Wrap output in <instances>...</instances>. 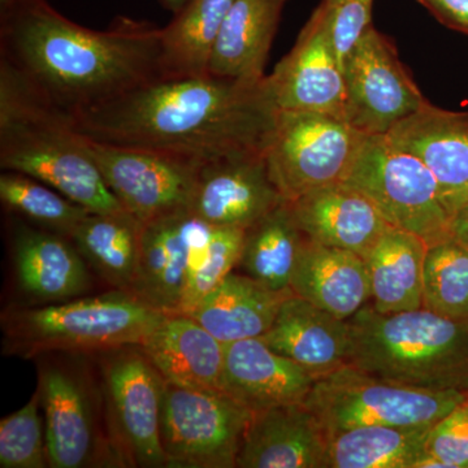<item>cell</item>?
Listing matches in <instances>:
<instances>
[{"label":"cell","mask_w":468,"mask_h":468,"mask_svg":"<svg viewBox=\"0 0 468 468\" xmlns=\"http://www.w3.org/2000/svg\"><path fill=\"white\" fill-rule=\"evenodd\" d=\"M251 417V411L220 390L165 381L162 415L165 467H236Z\"/></svg>","instance_id":"11"},{"label":"cell","mask_w":468,"mask_h":468,"mask_svg":"<svg viewBox=\"0 0 468 468\" xmlns=\"http://www.w3.org/2000/svg\"><path fill=\"white\" fill-rule=\"evenodd\" d=\"M443 26L468 34V0H420Z\"/></svg>","instance_id":"38"},{"label":"cell","mask_w":468,"mask_h":468,"mask_svg":"<svg viewBox=\"0 0 468 468\" xmlns=\"http://www.w3.org/2000/svg\"><path fill=\"white\" fill-rule=\"evenodd\" d=\"M86 146L111 192L140 223L190 212L202 165L90 138Z\"/></svg>","instance_id":"13"},{"label":"cell","mask_w":468,"mask_h":468,"mask_svg":"<svg viewBox=\"0 0 468 468\" xmlns=\"http://www.w3.org/2000/svg\"><path fill=\"white\" fill-rule=\"evenodd\" d=\"M423 307L446 318L468 320V248L452 236L428 246Z\"/></svg>","instance_id":"33"},{"label":"cell","mask_w":468,"mask_h":468,"mask_svg":"<svg viewBox=\"0 0 468 468\" xmlns=\"http://www.w3.org/2000/svg\"><path fill=\"white\" fill-rule=\"evenodd\" d=\"M291 294L292 291H272L245 273L232 272L185 315L229 344L266 334Z\"/></svg>","instance_id":"26"},{"label":"cell","mask_w":468,"mask_h":468,"mask_svg":"<svg viewBox=\"0 0 468 468\" xmlns=\"http://www.w3.org/2000/svg\"><path fill=\"white\" fill-rule=\"evenodd\" d=\"M344 184L367 197L390 226L417 234L428 246L452 236V218L435 176L385 135L366 138Z\"/></svg>","instance_id":"9"},{"label":"cell","mask_w":468,"mask_h":468,"mask_svg":"<svg viewBox=\"0 0 468 468\" xmlns=\"http://www.w3.org/2000/svg\"><path fill=\"white\" fill-rule=\"evenodd\" d=\"M261 338L316 378L350 363L349 322L295 294L282 302L272 325Z\"/></svg>","instance_id":"22"},{"label":"cell","mask_w":468,"mask_h":468,"mask_svg":"<svg viewBox=\"0 0 468 468\" xmlns=\"http://www.w3.org/2000/svg\"><path fill=\"white\" fill-rule=\"evenodd\" d=\"M0 199L15 217L68 239L90 212L42 181L11 171L0 176Z\"/></svg>","instance_id":"32"},{"label":"cell","mask_w":468,"mask_h":468,"mask_svg":"<svg viewBox=\"0 0 468 468\" xmlns=\"http://www.w3.org/2000/svg\"><path fill=\"white\" fill-rule=\"evenodd\" d=\"M289 202L307 239L360 257L393 227L367 197L344 183L311 190Z\"/></svg>","instance_id":"21"},{"label":"cell","mask_w":468,"mask_h":468,"mask_svg":"<svg viewBox=\"0 0 468 468\" xmlns=\"http://www.w3.org/2000/svg\"><path fill=\"white\" fill-rule=\"evenodd\" d=\"M316 378L261 337L227 344L220 392L251 412L303 403Z\"/></svg>","instance_id":"19"},{"label":"cell","mask_w":468,"mask_h":468,"mask_svg":"<svg viewBox=\"0 0 468 468\" xmlns=\"http://www.w3.org/2000/svg\"><path fill=\"white\" fill-rule=\"evenodd\" d=\"M168 314L131 292L12 309L3 315L5 353L36 359L48 353L91 354L140 345Z\"/></svg>","instance_id":"5"},{"label":"cell","mask_w":468,"mask_h":468,"mask_svg":"<svg viewBox=\"0 0 468 468\" xmlns=\"http://www.w3.org/2000/svg\"><path fill=\"white\" fill-rule=\"evenodd\" d=\"M97 354L107 421L120 463L165 467L162 446L165 378L140 345Z\"/></svg>","instance_id":"10"},{"label":"cell","mask_w":468,"mask_h":468,"mask_svg":"<svg viewBox=\"0 0 468 468\" xmlns=\"http://www.w3.org/2000/svg\"><path fill=\"white\" fill-rule=\"evenodd\" d=\"M227 344L185 314H168L140 344L165 381L220 390Z\"/></svg>","instance_id":"24"},{"label":"cell","mask_w":468,"mask_h":468,"mask_svg":"<svg viewBox=\"0 0 468 468\" xmlns=\"http://www.w3.org/2000/svg\"><path fill=\"white\" fill-rule=\"evenodd\" d=\"M214 228L181 212L144 224L132 294L165 314H181L185 292Z\"/></svg>","instance_id":"15"},{"label":"cell","mask_w":468,"mask_h":468,"mask_svg":"<svg viewBox=\"0 0 468 468\" xmlns=\"http://www.w3.org/2000/svg\"><path fill=\"white\" fill-rule=\"evenodd\" d=\"M306 239L291 202L285 201L245 230L239 267L272 291H292V273Z\"/></svg>","instance_id":"30"},{"label":"cell","mask_w":468,"mask_h":468,"mask_svg":"<svg viewBox=\"0 0 468 468\" xmlns=\"http://www.w3.org/2000/svg\"><path fill=\"white\" fill-rule=\"evenodd\" d=\"M245 230L215 227L205 257L187 282L181 314L190 313L209 292L217 289L241 261Z\"/></svg>","instance_id":"35"},{"label":"cell","mask_w":468,"mask_h":468,"mask_svg":"<svg viewBox=\"0 0 468 468\" xmlns=\"http://www.w3.org/2000/svg\"><path fill=\"white\" fill-rule=\"evenodd\" d=\"M160 30L129 17L92 30L48 0H0V73L73 120L165 80Z\"/></svg>","instance_id":"1"},{"label":"cell","mask_w":468,"mask_h":468,"mask_svg":"<svg viewBox=\"0 0 468 468\" xmlns=\"http://www.w3.org/2000/svg\"><path fill=\"white\" fill-rule=\"evenodd\" d=\"M433 424L368 426L328 436L326 468H415Z\"/></svg>","instance_id":"31"},{"label":"cell","mask_w":468,"mask_h":468,"mask_svg":"<svg viewBox=\"0 0 468 468\" xmlns=\"http://www.w3.org/2000/svg\"><path fill=\"white\" fill-rule=\"evenodd\" d=\"M11 254L18 289L34 303H60L90 289L88 263L66 236L12 220Z\"/></svg>","instance_id":"18"},{"label":"cell","mask_w":468,"mask_h":468,"mask_svg":"<svg viewBox=\"0 0 468 468\" xmlns=\"http://www.w3.org/2000/svg\"><path fill=\"white\" fill-rule=\"evenodd\" d=\"M344 119L366 135H385L427 103L393 43L369 27L345 63Z\"/></svg>","instance_id":"12"},{"label":"cell","mask_w":468,"mask_h":468,"mask_svg":"<svg viewBox=\"0 0 468 468\" xmlns=\"http://www.w3.org/2000/svg\"><path fill=\"white\" fill-rule=\"evenodd\" d=\"M467 397L392 383L347 365L318 378L304 403L331 436L359 427L435 424Z\"/></svg>","instance_id":"7"},{"label":"cell","mask_w":468,"mask_h":468,"mask_svg":"<svg viewBox=\"0 0 468 468\" xmlns=\"http://www.w3.org/2000/svg\"><path fill=\"white\" fill-rule=\"evenodd\" d=\"M234 0H187L160 30V63L165 79L209 73L212 52Z\"/></svg>","instance_id":"28"},{"label":"cell","mask_w":468,"mask_h":468,"mask_svg":"<svg viewBox=\"0 0 468 468\" xmlns=\"http://www.w3.org/2000/svg\"><path fill=\"white\" fill-rule=\"evenodd\" d=\"M292 294L349 320L371 302L365 258L306 239L292 273Z\"/></svg>","instance_id":"23"},{"label":"cell","mask_w":468,"mask_h":468,"mask_svg":"<svg viewBox=\"0 0 468 468\" xmlns=\"http://www.w3.org/2000/svg\"><path fill=\"white\" fill-rule=\"evenodd\" d=\"M80 353L38 356L48 467L122 466L111 439L101 384Z\"/></svg>","instance_id":"6"},{"label":"cell","mask_w":468,"mask_h":468,"mask_svg":"<svg viewBox=\"0 0 468 468\" xmlns=\"http://www.w3.org/2000/svg\"><path fill=\"white\" fill-rule=\"evenodd\" d=\"M350 325V366L392 383L468 393V320L424 309L380 314L363 307Z\"/></svg>","instance_id":"4"},{"label":"cell","mask_w":468,"mask_h":468,"mask_svg":"<svg viewBox=\"0 0 468 468\" xmlns=\"http://www.w3.org/2000/svg\"><path fill=\"white\" fill-rule=\"evenodd\" d=\"M426 452L446 468H468V397L433 424Z\"/></svg>","instance_id":"36"},{"label":"cell","mask_w":468,"mask_h":468,"mask_svg":"<svg viewBox=\"0 0 468 468\" xmlns=\"http://www.w3.org/2000/svg\"><path fill=\"white\" fill-rule=\"evenodd\" d=\"M334 9L335 0H322L292 50L267 76L277 109L344 119L346 85L332 34Z\"/></svg>","instance_id":"14"},{"label":"cell","mask_w":468,"mask_h":468,"mask_svg":"<svg viewBox=\"0 0 468 468\" xmlns=\"http://www.w3.org/2000/svg\"><path fill=\"white\" fill-rule=\"evenodd\" d=\"M38 390L23 408L0 420V468L48 467Z\"/></svg>","instance_id":"34"},{"label":"cell","mask_w":468,"mask_h":468,"mask_svg":"<svg viewBox=\"0 0 468 468\" xmlns=\"http://www.w3.org/2000/svg\"><path fill=\"white\" fill-rule=\"evenodd\" d=\"M187 0H160V3H162L163 5H165V8L169 9V11L172 12V14H176V12L178 11L185 3H186Z\"/></svg>","instance_id":"40"},{"label":"cell","mask_w":468,"mask_h":468,"mask_svg":"<svg viewBox=\"0 0 468 468\" xmlns=\"http://www.w3.org/2000/svg\"><path fill=\"white\" fill-rule=\"evenodd\" d=\"M328 436L306 403L252 412L236 468H326Z\"/></svg>","instance_id":"20"},{"label":"cell","mask_w":468,"mask_h":468,"mask_svg":"<svg viewBox=\"0 0 468 468\" xmlns=\"http://www.w3.org/2000/svg\"><path fill=\"white\" fill-rule=\"evenodd\" d=\"M368 135L343 119L314 111L279 110L266 150L268 171L286 201L344 183Z\"/></svg>","instance_id":"8"},{"label":"cell","mask_w":468,"mask_h":468,"mask_svg":"<svg viewBox=\"0 0 468 468\" xmlns=\"http://www.w3.org/2000/svg\"><path fill=\"white\" fill-rule=\"evenodd\" d=\"M288 0H234L209 63V75L264 79L271 45Z\"/></svg>","instance_id":"25"},{"label":"cell","mask_w":468,"mask_h":468,"mask_svg":"<svg viewBox=\"0 0 468 468\" xmlns=\"http://www.w3.org/2000/svg\"><path fill=\"white\" fill-rule=\"evenodd\" d=\"M285 201L264 154H248L202 165L190 212L212 227L248 229Z\"/></svg>","instance_id":"16"},{"label":"cell","mask_w":468,"mask_h":468,"mask_svg":"<svg viewBox=\"0 0 468 468\" xmlns=\"http://www.w3.org/2000/svg\"><path fill=\"white\" fill-rule=\"evenodd\" d=\"M0 167L42 181L90 212L124 211L70 117L0 73Z\"/></svg>","instance_id":"3"},{"label":"cell","mask_w":468,"mask_h":468,"mask_svg":"<svg viewBox=\"0 0 468 468\" xmlns=\"http://www.w3.org/2000/svg\"><path fill=\"white\" fill-rule=\"evenodd\" d=\"M385 137L432 172L452 218L467 207L468 112L439 109L427 101Z\"/></svg>","instance_id":"17"},{"label":"cell","mask_w":468,"mask_h":468,"mask_svg":"<svg viewBox=\"0 0 468 468\" xmlns=\"http://www.w3.org/2000/svg\"><path fill=\"white\" fill-rule=\"evenodd\" d=\"M267 76L165 79L75 117L97 143L165 154L205 165L264 154L277 115Z\"/></svg>","instance_id":"2"},{"label":"cell","mask_w":468,"mask_h":468,"mask_svg":"<svg viewBox=\"0 0 468 468\" xmlns=\"http://www.w3.org/2000/svg\"><path fill=\"white\" fill-rule=\"evenodd\" d=\"M451 230L452 236L468 248V206L452 217Z\"/></svg>","instance_id":"39"},{"label":"cell","mask_w":468,"mask_h":468,"mask_svg":"<svg viewBox=\"0 0 468 468\" xmlns=\"http://www.w3.org/2000/svg\"><path fill=\"white\" fill-rule=\"evenodd\" d=\"M372 3L374 0H335L332 34L344 69L351 48L371 27Z\"/></svg>","instance_id":"37"},{"label":"cell","mask_w":468,"mask_h":468,"mask_svg":"<svg viewBox=\"0 0 468 468\" xmlns=\"http://www.w3.org/2000/svg\"><path fill=\"white\" fill-rule=\"evenodd\" d=\"M143 226L125 209L107 214L89 212L69 239L107 284L132 294Z\"/></svg>","instance_id":"29"},{"label":"cell","mask_w":468,"mask_h":468,"mask_svg":"<svg viewBox=\"0 0 468 468\" xmlns=\"http://www.w3.org/2000/svg\"><path fill=\"white\" fill-rule=\"evenodd\" d=\"M428 243L417 234L390 227L365 255L371 306L380 314L423 307V275Z\"/></svg>","instance_id":"27"}]
</instances>
